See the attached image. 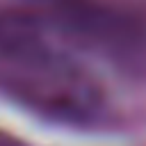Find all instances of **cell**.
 Wrapping results in <instances>:
<instances>
[{
	"instance_id": "cell-1",
	"label": "cell",
	"mask_w": 146,
	"mask_h": 146,
	"mask_svg": "<svg viewBox=\"0 0 146 146\" xmlns=\"http://www.w3.org/2000/svg\"><path fill=\"white\" fill-rule=\"evenodd\" d=\"M0 94L64 125L91 128L110 112L91 68L34 18L0 11Z\"/></svg>"
},
{
	"instance_id": "cell-2",
	"label": "cell",
	"mask_w": 146,
	"mask_h": 146,
	"mask_svg": "<svg viewBox=\"0 0 146 146\" xmlns=\"http://www.w3.org/2000/svg\"><path fill=\"white\" fill-rule=\"evenodd\" d=\"M0 146H30V144H25V141L16 139L14 135H9V132L0 130Z\"/></svg>"
}]
</instances>
